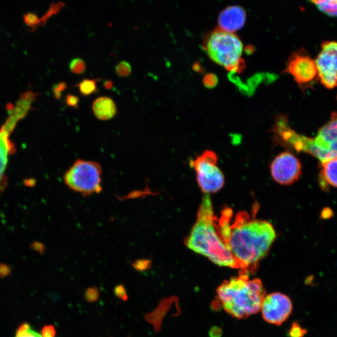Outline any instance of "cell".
Returning a JSON list of instances; mask_svg holds the SVG:
<instances>
[{"label":"cell","instance_id":"cell-9","mask_svg":"<svg viewBox=\"0 0 337 337\" xmlns=\"http://www.w3.org/2000/svg\"><path fill=\"white\" fill-rule=\"evenodd\" d=\"M315 62L321 83L328 89L337 87V42L323 43Z\"/></svg>","mask_w":337,"mask_h":337},{"label":"cell","instance_id":"cell-31","mask_svg":"<svg viewBox=\"0 0 337 337\" xmlns=\"http://www.w3.org/2000/svg\"><path fill=\"white\" fill-rule=\"evenodd\" d=\"M113 82L110 81V80H108V81H105V83H104V87H105L106 89L107 90H111V88H113Z\"/></svg>","mask_w":337,"mask_h":337},{"label":"cell","instance_id":"cell-16","mask_svg":"<svg viewBox=\"0 0 337 337\" xmlns=\"http://www.w3.org/2000/svg\"><path fill=\"white\" fill-rule=\"evenodd\" d=\"M320 175L321 188H327V186L337 188V157L321 162Z\"/></svg>","mask_w":337,"mask_h":337},{"label":"cell","instance_id":"cell-24","mask_svg":"<svg viewBox=\"0 0 337 337\" xmlns=\"http://www.w3.org/2000/svg\"><path fill=\"white\" fill-rule=\"evenodd\" d=\"M114 293H115V296L118 299H121L123 302L128 301V295L124 285L119 284L116 286L114 289Z\"/></svg>","mask_w":337,"mask_h":337},{"label":"cell","instance_id":"cell-28","mask_svg":"<svg viewBox=\"0 0 337 337\" xmlns=\"http://www.w3.org/2000/svg\"><path fill=\"white\" fill-rule=\"evenodd\" d=\"M223 331L222 328L219 326H214L210 329L209 335V337H221Z\"/></svg>","mask_w":337,"mask_h":337},{"label":"cell","instance_id":"cell-18","mask_svg":"<svg viewBox=\"0 0 337 337\" xmlns=\"http://www.w3.org/2000/svg\"><path fill=\"white\" fill-rule=\"evenodd\" d=\"M77 86L80 93L85 97L95 94L98 91L97 79H85Z\"/></svg>","mask_w":337,"mask_h":337},{"label":"cell","instance_id":"cell-5","mask_svg":"<svg viewBox=\"0 0 337 337\" xmlns=\"http://www.w3.org/2000/svg\"><path fill=\"white\" fill-rule=\"evenodd\" d=\"M290 146L297 151L308 153L321 162L337 157V111L331 114L330 120L321 127L315 138L295 133Z\"/></svg>","mask_w":337,"mask_h":337},{"label":"cell","instance_id":"cell-11","mask_svg":"<svg viewBox=\"0 0 337 337\" xmlns=\"http://www.w3.org/2000/svg\"><path fill=\"white\" fill-rule=\"evenodd\" d=\"M275 181L282 185H291L299 180L302 165L299 159L289 152H284L275 158L271 165Z\"/></svg>","mask_w":337,"mask_h":337},{"label":"cell","instance_id":"cell-17","mask_svg":"<svg viewBox=\"0 0 337 337\" xmlns=\"http://www.w3.org/2000/svg\"><path fill=\"white\" fill-rule=\"evenodd\" d=\"M320 12L329 17H337V0H310Z\"/></svg>","mask_w":337,"mask_h":337},{"label":"cell","instance_id":"cell-27","mask_svg":"<svg viewBox=\"0 0 337 337\" xmlns=\"http://www.w3.org/2000/svg\"><path fill=\"white\" fill-rule=\"evenodd\" d=\"M79 98L74 95H67L66 97L67 105L74 108L78 107Z\"/></svg>","mask_w":337,"mask_h":337},{"label":"cell","instance_id":"cell-23","mask_svg":"<svg viewBox=\"0 0 337 337\" xmlns=\"http://www.w3.org/2000/svg\"><path fill=\"white\" fill-rule=\"evenodd\" d=\"M308 331L306 328H303L299 323L294 322L289 331V337H304Z\"/></svg>","mask_w":337,"mask_h":337},{"label":"cell","instance_id":"cell-12","mask_svg":"<svg viewBox=\"0 0 337 337\" xmlns=\"http://www.w3.org/2000/svg\"><path fill=\"white\" fill-rule=\"evenodd\" d=\"M284 72L291 74L300 87L312 82L317 74L315 61L300 51L291 54Z\"/></svg>","mask_w":337,"mask_h":337},{"label":"cell","instance_id":"cell-3","mask_svg":"<svg viewBox=\"0 0 337 337\" xmlns=\"http://www.w3.org/2000/svg\"><path fill=\"white\" fill-rule=\"evenodd\" d=\"M266 297V289L259 279L247 274L225 281L217 289V300L225 312L238 319L258 313Z\"/></svg>","mask_w":337,"mask_h":337},{"label":"cell","instance_id":"cell-22","mask_svg":"<svg viewBox=\"0 0 337 337\" xmlns=\"http://www.w3.org/2000/svg\"><path fill=\"white\" fill-rule=\"evenodd\" d=\"M116 72L119 77H128L132 72L131 64L126 61H121L116 66Z\"/></svg>","mask_w":337,"mask_h":337},{"label":"cell","instance_id":"cell-30","mask_svg":"<svg viewBox=\"0 0 337 337\" xmlns=\"http://www.w3.org/2000/svg\"><path fill=\"white\" fill-rule=\"evenodd\" d=\"M66 88V85L65 83H60L58 85V87H56L55 93L57 97H60V93L63 92V90H65Z\"/></svg>","mask_w":337,"mask_h":337},{"label":"cell","instance_id":"cell-4","mask_svg":"<svg viewBox=\"0 0 337 337\" xmlns=\"http://www.w3.org/2000/svg\"><path fill=\"white\" fill-rule=\"evenodd\" d=\"M243 48L237 35L219 28L207 34L203 42V48L211 60L232 72L243 67Z\"/></svg>","mask_w":337,"mask_h":337},{"label":"cell","instance_id":"cell-13","mask_svg":"<svg viewBox=\"0 0 337 337\" xmlns=\"http://www.w3.org/2000/svg\"><path fill=\"white\" fill-rule=\"evenodd\" d=\"M246 12L242 7L231 6L220 12L218 18L219 28L225 32L235 33L243 27Z\"/></svg>","mask_w":337,"mask_h":337},{"label":"cell","instance_id":"cell-2","mask_svg":"<svg viewBox=\"0 0 337 337\" xmlns=\"http://www.w3.org/2000/svg\"><path fill=\"white\" fill-rule=\"evenodd\" d=\"M185 244L194 252L206 257L220 267L239 269L220 234L218 220L215 216L209 194H205L199 208L198 218L186 238Z\"/></svg>","mask_w":337,"mask_h":337},{"label":"cell","instance_id":"cell-20","mask_svg":"<svg viewBox=\"0 0 337 337\" xmlns=\"http://www.w3.org/2000/svg\"><path fill=\"white\" fill-rule=\"evenodd\" d=\"M85 300L88 303H95L99 300L100 290L97 287H91L85 290Z\"/></svg>","mask_w":337,"mask_h":337},{"label":"cell","instance_id":"cell-15","mask_svg":"<svg viewBox=\"0 0 337 337\" xmlns=\"http://www.w3.org/2000/svg\"><path fill=\"white\" fill-rule=\"evenodd\" d=\"M93 110L96 117L101 121L110 120L117 113L115 101L106 97L98 98L94 101Z\"/></svg>","mask_w":337,"mask_h":337},{"label":"cell","instance_id":"cell-19","mask_svg":"<svg viewBox=\"0 0 337 337\" xmlns=\"http://www.w3.org/2000/svg\"><path fill=\"white\" fill-rule=\"evenodd\" d=\"M15 337H42V336L32 330L29 324L23 323L18 329Z\"/></svg>","mask_w":337,"mask_h":337},{"label":"cell","instance_id":"cell-8","mask_svg":"<svg viewBox=\"0 0 337 337\" xmlns=\"http://www.w3.org/2000/svg\"><path fill=\"white\" fill-rule=\"evenodd\" d=\"M217 160L216 153L207 150L191 162L196 171L198 185L205 194L217 193L224 185V175L217 165Z\"/></svg>","mask_w":337,"mask_h":337},{"label":"cell","instance_id":"cell-26","mask_svg":"<svg viewBox=\"0 0 337 337\" xmlns=\"http://www.w3.org/2000/svg\"><path fill=\"white\" fill-rule=\"evenodd\" d=\"M135 269L138 271H146L150 268V262L149 261H139L136 262L133 266Z\"/></svg>","mask_w":337,"mask_h":337},{"label":"cell","instance_id":"cell-7","mask_svg":"<svg viewBox=\"0 0 337 337\" xmlns=\"http://www.w3.org/2000/svg\"><path fill=\"white\" fill-rule=\"evenodd\" d=\"M102 170L99 163L78 159L64 176V182L71 190L84 196L102 191Z\"/></svg>","mask_w":337,"mask_h":337},{"label":"cell","instance_id":"cell-14","mask_svg":"<svg viewBox=\"0 0 337 337\" xmlns=\"http://www.w3.org/2000/svg\"><path fill=\"white\" fill-rule=\"evenodd\" d=\"M177 302H178V299L176 297L164 299L160 301L159 305L153 312L147 313L145 315V319L154 326V330L156 332H159L160 330L163 318L171 309V306L173 303Z\"/></svg>","mask_w":337,"mask_h":337},{"label":"cell","instance_id":"cell-21","mask_svg":"<svg viewBox=\"0 0 337 337\" xmlns=\"http://www.w3.org/2000/svg\"><path fill=\"white\" fill-rule=\"evenodd\" d=\"M69 67L74 74H83L86 71L85 62L81 58H74L70 63Z\"/></svg>","mask_w":337,"mask_h":337},{"label":"cell","instance_id":"cell-10","mask_svg":"<svg viewBox=\"0 0 337 337\" xmlns=\"http://www.w3.org/2000/svg\"><path fill=\"white\" fill-rule=\"evenodd\" d=\"M261 310L267 322L281 325L291 315L292 302L286 295L280 292L272 293L264 297Z\"/></svg>","mask_w":337,"mask_h":337},{"label":"cell","instance_id":"cell-1","mask_svg":"<svg viewBox=\"0 0 337 337\" xmlns=\"http://www.w3.org/2000/svg\"><path fill=\"white\" fill-rule=\"evenodd\" d=\"M232 210L225 209L218 220L220 234L237 261L240 274L249 276L257 264L268 253L276 238L273 225L266 220L251 219L246 212L230 221Z\"/></svg>","mask_w":337,"mask_h":337},{"label":"cell","instance_id":"cell-25","mask_svg":"<svg viewBox=\"0 0 337 337\" xmlns=\"http://www.w3.org/2000/svg\"><path fill=\"white\" fill-rule=\"evenodd\" d=\"M56 331L53 325H49L44 326L41 331L42 337H55Z\"/></svg>","mask_w":337,"mask_h":337},{"label":"cell","instance_id":"cell-29","mask_svg":"<svg viewBox=\"0 0 337 337\" xmlns=\"http://www.w3.org/2000/svg\"><path fill=\"white\" fill-rule=\"evenodd\" d=\"M10 273V269L9 267L4 265V264H1V265H0V276L6 277L8 275H9Z\"/></svg>","mask_w":337,"mask_h":337},{"label":"cell","instance_id":"cell-6","mask_svg":"<svg viewBox=\"0 0 337 337\" xmlns=\"http://www.w3.org/2000/svg\"><path fill=\"white\" fill-rule=\"evenodd\" d=\"M35 100V95L27 92L21 95L15 105L9 108V117L0 128V194L7 188L8 178L6 172L9 158L15 152V146L10 139V135L18 122L29 112Z\"/></svg>","mask_w":337,"mask_h":337}]
</instances>
